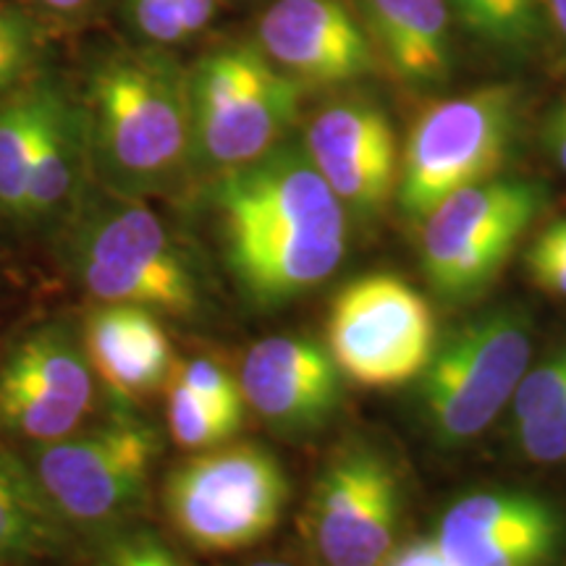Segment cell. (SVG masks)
<instances>
[{"instance_id":"cell-1","label":"cell","mask_w":566,"mask_h":566,"mask_svg":"<svg viewBox=\"0 0 566 566\" xmlns=\"http://www.w3.org/2000/svg\"><path fill=\"white\" fill-rule=\"evenodd\" d=\"M212 212L233 279L260 307L321 286L346 252V208L304 145L281 142L218 174Z\"/></svg>"},{"instance_id":"cell-2","label":"cell","mask_w":566,"mask_h":566,"mask_svg":"<svg viewBox=\"0 0 566 566\" xmlns=\"http://www.w3.org/2000/svg\"><path fill=\"white\" fill-rule=\"evenodd\" d=\"M87 147L105 187L163 192L195 155L189 74L160 53H116L90 80Z\"/></svg>"},{"instance_id":"cell-3","label":"cell","mask_w":566,"mask_h":566,"mask_svg":"<svg viewBox=\"0 0 566 566\" xmlns=\"http://www.w3.org/2000/svg\"><path fill=\"white\" fill-rule=\"evenodd\" d=\"M69 260L82 286L105 304H137L168 315L197 307L195 275L145 197L105 187L80 205Z\"/></svg>"},{"instance_id":"cell-4","label":"cell","mask_w":566,"mask_h":566,"mask_svg":"<svg viewBox=\"0 0 566 566\" xmlns=\"http://www.w3.org/2000/svg\"><path fill=\"white\" fill-rule=\"evenodd\" d=\"M516 92L506 84L446 97L420 113L401 153L396 200L412 221L446 197L491 181L514 145Z\"/></svg>"},{"instance_id":"cell-5","label":"cell","mask_w":566,"mask_h":566,"mask_svg":"<svg viewBox=\"0 0 566 566\" xmlns=\"http://www.w3.org/2000/svg\"><path fill=\"white\" fill-rule=\"evenodd\" d=\"M286 499L281 462L254 443L202 451L184 462L166 488L171 525L202 554L258 546L279 527Z\"/></svg>"},{"instance_id":"cell-6","label":"cell","mask_w":566,"mask_h":566,"mask_svg":"<svg viewBox=\"0 0 566 566\" xmlns=\"http://www.w3.org/2000/svg\"><path fill=\"white\" fill-rule=\"evenodd\" d=\"M195 155L218 174L281 145L300 111V82L260 48L233 45L189 71Z\"/></svg>"},{"instance_id":"cell-7","label":"cell","mask_w":566,"mask_h":566,"mask_svg":"<svg viewBox=\"0 0 566 566\" xmlns=\"http://www.w3.org/2000/svg\"><path fill=\"white\" fill-rule=\"evenodd\" d=\"M530 357L533 336L520 310H491L451 331L422 370V405L436 433L451 443L483 433L512 405Z\"/></svg>"},{"instance_id":"cell-8","label":"cell","mask_w":566,"mask_h":566,"mask_svg":"<svg viewBox=\"0 0 566 566\" xmlns=\"http://www.w3.org/2000/svg\"><path fill=\"white\" fill-rule=\"evenodd\" d=\"M543 205V184L516 179H491L446 197L422 221V268L433 292L462 302L488 289Z\"/></svg>"},{"instance_id":"cell-9","label":"cell","mask_w":566,"mask_h":566,"mask_svg":"<svg viewBox=\"0 0 566 566\" xmlns=\"http://www.w3.org/2000/svg\"><path fill=\"white\" fill-rule=\"evenodd\" d=\"M158 454V430L139 420H116L45 443L32 470L66 525L108 530L145 501Z\"/></svg>"},{"instance_id":"cell-10","label":"cell","mask_w":566,"mask_h":566,"mask_svg":"<svg viewBox=\"0 0 566 566\" xmlns=\"http://www.w3.org/2000/svg\"><path fill=\"white\" fill-rule=\"evenodd\" d=\"M325 336L342 375L367 388H394L430 363L436 317L407 281L370 273L336 294Z\"/></svg>"},{"instance_id":"cell-11","label":"cell","mask_w":566,"mask_h":566,"mask_svg":"<svg viewBox=\"0 0 566 566\" xmlns=\"http://www.w3.org/2000/svg\"><path fill=\"white\" fill-rule=\"evenodd\" d=\"M401 516L396 472L370 446H349L325 464L307 504V535L323 566H384Z\"/></svg>"},{"instance_id":"cell-12","label":"cell","mask_w":566,"mask_h":566,"mask_svg":"<svg viewBox=\"0 0 566 566\" xmlns=\"http://www.w3.org/2000/svg\"><path fill=\"white\" fill-rule=\"evenodd\" d=\"M92 399L95 373L66 325L34 331L0 365V430L30 443L76 433Z\"/></svg>"},{"instance_id":"cell-13","label":"cell","mask_w":566,"mask_h":566,"mask_svg":"<svg viewBox=\"0 0 566 566\" xmlns=\"http://www.w3.org/2000/svg\"><path fill=\"white\" fill-rule=\"evenodd\" d=\"M562 516L530 493H472L438 525L436 543L451 566H543L562 546Z\"/></svg>"},{"instance_id":"cell-14","label":"cell","mask_w":566,"mask_h":566,"mask_svg":"<svg viewBox=\"0 0 566 566\" xmlns=\"http://www.w3.org/2000/svg\"><path fill=\"white\" fill-rule=\"evenodd\" d=\"M304 150L346 210H384L399 187L401 155L388 116L365 101H342L317 113Z\"/></svg>"},{"instance_id":"cell-15","label":"cell","mask_w":566,"mask_h":566,"mask_svg":"<svg viewBox=\"0 0 566 566\" xmlns=\"http://www.w3.org/2000/svg\"><path fill=\"white\" fill-rule=\"evenodd\" d=\"M260 51L300 84H344L373 69V42L344 0H275L258 24Z\"/></svg>"},{"instance_id":"cell-16","label":"cell","mask_w":566,"mask_h":566,"mask_svg":"<svg viewBox=\"0 0 566 566\" xmlns=\"http://www.w3.org/2000/svg\"><path fill=\"white\" fill-rule=\"evenodd\" d=\"M344 375L328 346L304 336H268L244 354L239 386L244 401L286 433L315 430L336 412Z\"/></svg>"},{"instance_id":"cell-17","label":"cell","mask_w":566,"mask_h":566,"mask_svg":"<svg viewBox=\"0 0 566 566\" xmlns=\"http://www.w3.org/2000/svg\"><path fill=\"white\" fill-rule=\"evenodd\" d=\"M84 354L92 373L118 401H137L171 378L176 357L153 310L105 304L84 323Z\"/></svg>"},{"instance_id":"cell-18","label":"cell","mask_w":566,"mask_h":566,"mask_svg":"<svg viewBox=\"0 0 566 566\" xmlns=\"http://www.w3.org/2000/svg\"><path fill=\"white\" fill-rule=\"evenodd\" d=\"M373 48L401 82L438 87L451 74L449 0H354Z\"/></svg>"},{"instance_id":"cell-19","label":"cell","mask_w":566,"mask_h":566,"mask_svg":"<svg viewBox=\"0 0 566 566\" xmlns=\"http://www.w3.org/2000/svg\"><path fill=\"white\" fill-rule=\"evenodd\" d=\"M87 134L71 105L51 84H42L38 124H34L27 210L30 221H51L74 208L80 189Z\"/></svg>"},{"instance_id":"cell-20","label":"cell","mask_w":566,"mask_h":566,"mask_svg":"<svg viewBox=\"0 0 566 566\" xmlns=\"http://www.w3.org/2000/svg\"><path fill=\"white\" fill-rule=\"evenodd\" d=\"M66 522L38 475L0 446V566H24L55 554Z\"/></svg>"},{"instance_id":"cell-21","label":"cell","mask_w":566,"mask_h":566,"mask_svg":"<svg viewBox=\"0 0 566 566\" xmlns=\"http://www.w3.org/2000/svg\"><path fill=\"white\" fill-rule=\"evenodd\" d=\"M454 21L491 51L525 55L546 30L543 0H449Z\"/></svg>"},{"instance_id":"cell-22","label":"cell","mask_w":566,"mask_h":566,"mask_svg":"<svg viewBox=\"0 0 566 566\" xmlns=\"http://www.w3.org/2000/svg\"><path fill=\"white\" fill-rule=\"evenodd\" d=\"M40 95L42 84H34L0 103V210L13 218H24L27 210V174Z\"/></svg>"},{"instance_id":"cell-23","label":"cell","mask_w":566,"mask_h":566,"mask_svg":"<svg viewBox=\"0 0 566 566\" xmlns=\"http://www.w3.org/2000/svg\"><path fill=\"white\" fill-rule=\"evenodd\" d=\"M166 417L174 443L189 451H208L223 446L237 433L242 417L212 407L171 373L166 380Z\"/></svg>"},{"instance_id":"cell-24","label":"cell","mask_w":566,"mask_h":566,"mask_svg":"<svg viewBox=\"0 0 566 566\" xmlns=\"http://www.w3.org/2000/svg\"><path fill=\"white\" fill-rule=\"evenodd\" d=\"M566 405V344L556 349L543 365L525 373L512 399L514 428L546 420Z\"/></svg>"},{"instance_id":"cell-25","label":"cell","mask_w":566,"mask_h":566,"mask_svg":"<svg viewBox=\"0 0 566 566\" xmlns=\"http://www.w3.org/2000/svg\"><path fill=\"white\" fill-rule=\"evenodd\" d=\"M174 375L181 380L184 386H189L197 396H202L205 401H210L212 407L223 409L233 417H242L244 412V394L239 386V378H233L229 370H223L221 365L212 363L208 357H195L176 359Z\"/></svg>"},{"instance_id":"cell-26","label":"cell","mask_w":566,"mask_h":566,"mask_svg":"<svg viewBox=\"0 0 566 566\" xmlns=\"http://www.w3.org/2000/svg\"><path fill=\"white\" fill-rule=\"evenodd\" d=\"M38 53V32L24 13L0 6V92L17 84Z\"/></svg>"},{"instance_id":"cell-27","label":"cell","mask_w":566,"mask_h":566,"mask_svg":"<svg viewBox=\"0 0 566 566\" xmlns=\"http://www.w3.org/2000/svg\"><path fill=\"white\" fill-rule=\"evenodd\" d=\"M527 271L543 292L566 296V218L537 233L527 250Z\"/></svg>"},{"instance_id":"cell-28","label":"cell","mask_w":566,"mask_h":566,"mask_svg":"<svg viewBox=\"0 0 566 566\" xmlns=\"http://www.w3.org/2000/svg\"><path fill=\"white\" fill-rule=\"evenodd\" d=\"M101 566H187L166 541L147 530L118 533L105 543Z\"/></svg>"},{"instance_id":"cell-29","label":"cell","mask_w":566,"mask_h":566,"mask_svg":"<svg viewBox=\"0 0 566 566\" xmlns=\"http://www.w3.org/2000/svg\"><path fill=\"white\" fill-rule=\"evenodd\" d=\"M516 441L525 457L541 464L566 462V405L558 407L546 420L516 428Z\"/></svg>"},{"instance_id":"cell-30","label":"cell","mask_w":566,"mask_h":566,"mask_svg":"<svg viewBox=\"0 0 566 566\" xmlns=\"http://www.w3.org/2000/svg\"><path fill=\"white\" fill-rule=\"evenodd\" d=\"M384 566H451L446 562L443 551L438 548L436 537H422V541H412L399 551L388 556Z\"/></svg>"},{"instance_id":"cell-31","label":"cell","mask_w":566,"mask_h":566,"mask_svg":"<svg viewBox=\"0 0 566 566\" xmlns=\"http://www.w3.org/2000/svg\"><path fill=\"white\" fill-rule=\"evenodd\" d=\"M176 17L181 21V30L189 38H195L197 32H202L216 17L218 0H171Z\"/></svg>"},{"instance_id":"cell-32","label":"cell","mask_w":566,"mask_h":566,"mask_svg":"<svg viewBox=\"0 0 566 566\" xmlns=\"http://www.w3.org/2000/svg\"><path fill=\"white\" fill-rule=\"evenodd\" d=\"M546 142H548V150L554 153V158L558 160V166L566 171V103L554 113V116H551L548 129H546Z\"/></svg>"},{"instance_id":"cell-33","label":"cell","mask_w":566,"mask_h":566,"mask_svg":"<svg viewBox=\"0 0 566 566\" xmlns=\"http://www.w3.org/2000/svg\"><path fill=\"white\" fill-rule=\"evenodd\" d=\"M543 6H546L548 24L566 42V0H543Z\"/></svg>"},{"instance_id":"cell-34","label":"cell","mask_w":566,"mask_h":566,"mask_svg":"<svg viewBox=\"0 0 566 566\" xmlns=\"http://www.w3.org/2000/svg\"><path fill=\"white\" fill-rule=\"evenodd\" d=\"M42 9L61 13V17H71V13H82L92 6V0H38Z\"/></svg>"},{"instance_id":"cell-35","label":"cell","mask_w":566,"mask_h":566,"mask_svg":"<svg viewBox=\"0 0 566 566\" xmlns=\"http://www.w3.org/2000/svg\"><path fill=\"white\" fill-rule=\"evenodd\" d=\"M250 566H294V564H286V562H258V564H250Z\"/></svg>"}]
</instances>
